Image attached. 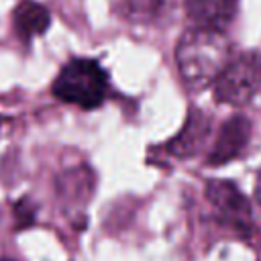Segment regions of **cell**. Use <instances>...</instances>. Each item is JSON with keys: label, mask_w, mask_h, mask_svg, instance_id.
<instances>
[{"label": "cell", "mask_w": 261, "mask_h": 261, "mask_svg": "<svg viewBox=\"0 0 261 261\" xmlns=\"http://www.w3.org/2000/svg\"><path fill=\"white\" fill-rule=\"evenodd\" d=\"M128 18H149L157 12L159 0H124Z\"/></svg>", "instance_id": "cell-10"}, {"label": "cell", "mask_w": 261, "mask_h": 261, "mask_svg": "<svg viewBox=\"0 0 261 261\" xmlns=\"http://www.w3.org/2000/svg\"><path fill=\"white\" fill-rule=\"evenodd\" d=\"M251 137V120L243 114H234L228 120H224V124L218 130V137L206 157L208 165H224L230 159H234L237 155L243 153L245 145L249 143Z\"/></svg>", "instance_id": "cell-6"}, {"label": "cell", "mask_w": 261, "mask_h": 261, "mask_svg": "<svg viewBox=\"0 0 261 261\" xmlns=\"http://www.w3.org/2000/svg\"><path fill=\"white\" fill-rule=\"evenodd\" d=\"M0 261H14V259H8V257H4V259H0Z\"/></svg>", "instance_id": "cell-13"}, {"label": "cell", "mask_w": 261, "mask_h": 261, "mask_svg": "<svg viewBox=\"0 0 261 261\" xmlns=\"http://www.w3.org/2000/svg\"><path fill=\"white\" fill-rule=\"evenodd\" d=\"M230 61V43L222 31L192 27L175 47V63L181 82L198 92L214 84L218 73Z\"/></svg>", "instance_id": "cell-1"}, {"label": "cell", "mask_w": 261, "mask_h": 261, "mask_svg": "<svg viewBox=\"0 0 261 261\" xmlns=\"http://www.w3.org/2000/svg\"><path fill=\"white\" fill-rule=\"evenodd\" d=\"M96 188V175L88 165H75L61 171L55 179V196L63 212L82 214L92 200Z\"/></svg>", "instance_id": "cell-5"}, {"label": "cell", "mask_w": 261, "mask_h": 261, "mask_svg": "<svg viewBox=\"0 0 261 261\" xmlns=\"http://www.w3.org/2000/svg\"><path fill=\"white\" fill-rule=\"evenodd\" d=\"M206 200L214 208L220 222L239 232H249L253 226L251 204L243 192L228 179H210L206 184Z\"/></svg>", "instance_id": "cell-4"}, {"label": "cell", "mask_w": 261, "mask_h": 261, "mask_svg": "<svg viewBox=\"0 0 261 261\" xmlns=\"http://www.w3.org/2000/svg\"><path fill=\"white\" fill-rule=\"evenodd\" d=\"M255 200L261 206V169L257 171V179H255Z\"/></svg>", "instance_id": "cell-12"}, {"label": "cell", "mask_w": 261, "mask_h": 261, "mask_svg": "<svg viewBox=\"0 0 261 261\" xmlns=\"http://www.w3.org/2000/svg\"><path fill=\"white\" fill-rule=\"evenodd\" d=\"M49 24H51L49 10L43 4L35 2V0H22L12 10V27H14V33L24 43H29L35 37L43 35L49 29Z\"/></svg>", "instance_id": "cell-9"}, {"label": "cell", "mask_w": 261, "mask_h": 261, "mask_svg": "<svg viewBox=\"0 0 261 261\" xmlns=\"http://www.w3.org/2000/svg\"><path fill=\"white\" fill-rule=\"evenodd\" d=\"M214 98L220 104L243 106L261 90V53L247 51L224 65L214 80Z\"/></svg>", "instance_id": "cell-3"}, {"label": "cell", "mask_w": 261, "mask_h": 261, "mask_svg": "<svg viewBox=\"0 0 261 261\" xmlns=\"http://www.w3.org/2000/svg\"><path fill=\"white\" fill-rule=\"evenodd\" d=\"M14 218H16V226L24 228L27 224H31L35 220V206H31L29 200H20L14 206Z\"/></svg>", "instance_id": "cell-11"}, {"label": "cell", "mask_w": 261, "mask_h": 261, "mask_svg": "<svg viewBox=\"0 0 261 261\" xmlns=\"http://www.w3.org/2000/svg\"><path fill=\"white\" fill-rule=\"evenodd\" d=\"M208 137H210V116L200 108H192L179 133L165 143V151L177 159L194 157L204 147Z\"/></svg>", "instance_id": "cell-7"}, {"label": "cell", "mask_w": 261, "mask_h": 261, "mask_svg": "<svg viewBox=\"0 0 261 261\" xmlns=\"http://www.w3.org/2000/svg\"><path fill=\"white\" fill-rule=\"evenodd\" d=\"M186 14L194 27L224 31L239 10V0H184Z\"/></svg>", "instance_id": "cell-8"}, {"label": "cell", "mask_w": 261, "mask_h": 261, "mask_svg": "<svg viewBox=\"0 0 261 261\" xmlns=\"http://www.w3.org/2000/svg\"><path fill=\"white\" fill-rule=\"evenodd\" d=\"M51 92L57 100L65 104L92 110L106 100L108 73L94 59L75 57L59 69L57 77L53 80Z\"/></svg>", "instance_id": "cell-2"}]
</instances>
